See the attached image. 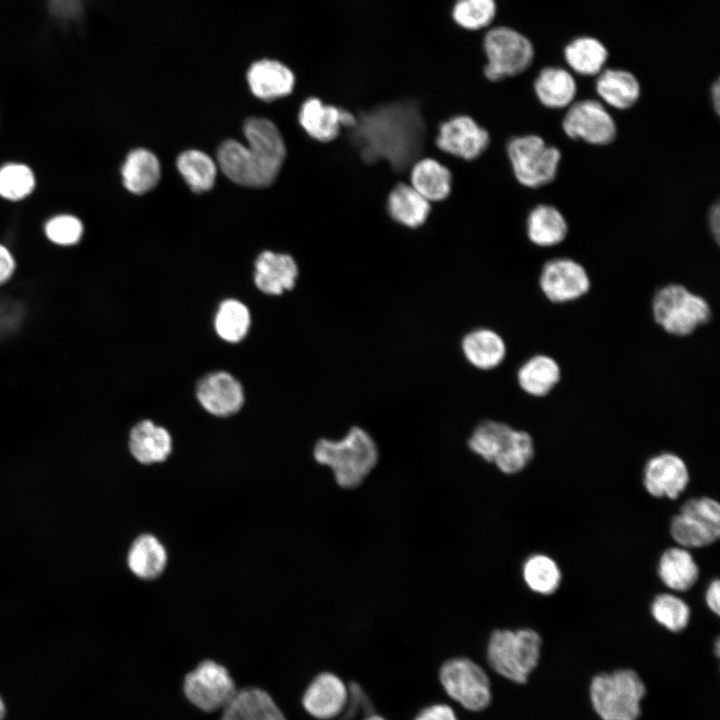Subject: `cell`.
Wrapping results in <instances>:
<instances>
[{"instance_id": "obj_1", "label": "cell", "mask_w": 720, "mask_h": 720, "mask_svg": "<svg viewBox=\"0 0 720 720\" xmlns=\"http://www.w3.org/2000/svg\"><path fill=\"white\" fill-rule=\"evenodd\" d=\"M425 129L417 105L398 102L361 113L351 136L363 160H385L402 170L420 154Z\"/></svg>"}, {"instance_id": "obj_2", "label": "cell", "mask_w": 720, "mask_h": 720, "mask_svg": "<svg viewBox=\"0 0 720 720\" xmlns=\"http://www.w3.org/2000/svg\"><path fill=\"white\" fill-rule=\"evenodd\" d=\"M243 133L248 146L229 139L218 148L217 162L221 171L241 186H270L277 178L286 156L280 131L266 118L250 117L243 125Z\"/></svg>"}, {"instance_id": "obj_3", "label": "cell", "mask_w": 720, "mask_h": 720, "mask_svg": "<svg viewBox=\"0 0 720 720\" xmlns=\"http://www.w3.org/2000/svg\"><path fill=\"white\" fill-rule=\"evenodd\" d=\"M314 461L328 467L342 488H356L377 467L378 446L373 437L359 426H351L338 439L321 437L312 448Z\"/></svg>"}, {"instance_id": "obj_4", "label": "cell", "mask_w": 720, "mask_h": 720, "mask_svg": "<svg viewBox=\"0 0 720 720\" xmlns=\"http://www.w3.org/2000/svg\"><path fill=\"white\" fill-rule=\"evenodd\" d=\"M651 314L657 326L673 337H687L719 317L705 297L681 283H668L655 291Z\"/></svg>"}, {"instance_id": "obj_5", "label": "cell", "mask_w": 720, "mask_h": 720, "mask_svg": "<svg viewBox=\"0 0 720 720\" xmlns=\"http://www.w3.org/2000/svg\"><path fill=\"white\" fill-rule=\"evenodd\" d=\"M541 646L542 638L534 629H497L488 641L487 661L500 676L524 684L539 663Z\"/></svg>"}, {"instance_id": "obj_6", "label": "cell", "mask_w": 720, "mask_h": 720, "mask_svg": "<svg viewBox=\"0 0 720 720\" xmlns=\"http://www.w3.org/2000/svg\"><path fill=\"white\" fill-rule=\"evenodd\" d=\"M482 49L486 59L483 74L491 82L523 74L533 65L536 57V47L531 38L510 25L488 28L482 38Z\"/></svg>"}, {"instance_id": "obj_7", "label": "cell", "mask_w": 720, "mask_h": 720, "mask_svg": "<svg viewBox=\"0 0 720 720\" xmlns=\"http://www.w3.org/2000/svg\"><path fill=\"white\" fill-rule=\"evenodd\" d=\"M646 686L635 670L595 675L590 683L592 707L602 720H638Z\"/></svg>"}, {"instance_id": "obj_8", "label": "cell", "mask_w": 720, "mask_h": 720, "mask_svg": "<svg viewBox=\"0 0 720 720\" xmlns=\"http://www.w3.org/2000/svg\"><path fill=\"white\" fill-rule=\"evenodd\" d=\"M506 152L514 177L527 188L544 187L557 177L562 153L539 135L512 137L507 143Z\"/></svg>"}, {"instance_id": "obj_9", "label": "cell", "mask_w": 720, "mask_h": 720, "mask_svg": "<svg viewBox=\"0 0 720 720\" xmlns=\"http://www.w3.org/2000/svg\"><path fill=\"white\" fill-rule=\"evenodd\" d=\"M669 532L674 542L686 549L715 543L720 536L718 501L707 496L686 500L679 513L672 517Z\"/></svg>"}, {"instance_id": "obj_10", "label": "cell", "mask_w": 720, "mask_h": 720, "mask_svg": "<svg viewBox=\"0 0 720 720\" xmlns=\"http://www.w3.org/2000/svg\"><path fill=\"white\" fill-rule=\"evenodd\" d=\"M439 679L447 695L469 711H482L491 702V684L486 671L468 658L445 661Z\"/></svg>"}, {"instance_id": "obj_11", "label": "cell", "mask_w": 720, "mask_h": 720, "mask_svg": "<svg viewBox=\"0 0 720 720\" xmlns=\"http://www.w3.org/2000/svg\"><path fill=\"white\" fill-rule=\"evenodd\" d=\"M587 267L569 256H556L543 262L538 274V287L543 296L556 305L575 302L591 289Z\"/></svg>"}, {"instance_id": "obj_12", "label": "cell", "mask_w": 720, "mask_h": 720, "mask_svg": "<svg viewBox=\"0 0 720 720\" xmlns=\"http://www.w3.org/2000/svg\"><path fill=\"white\" fill-rule=\"evenodd\" d=\"M562 130L572 140L595 146L611 144L617 137V124L606 106L596 99L574 101L562 119Z\"/></svg>"}, {"instance_id": "obj_13", "label": "cell", "mask_w": 720, "mask_h": 720, "mask_svg": "<svg viewBox=\"0 0 720 720\" xmlns=\"http://www.w3.org/2000/svg\"><path fill=\"white\" fill-rule=\"evenodd\" d=\"M228 670L221 664L204 660L184 680L187 699L205 712L222 710L236 693Z\"/></svg>"}, {"instance_id": "obj_14", "label": "cell", "mask_w": 720, "mask_h": 720, "mask_svg": "<svg viewBox=\"0 0 720 720\" xmlns=\"http://www.w3.org/2000/svg\"><path fill=\"white\" fill-rule=\"evenodd\" d=\"M690 470L677 452L659 451L648 457L642 469V484L655 498L677 499L688 487Z\"/></svg>"}, {"instance_id": "obj_15", "label": "cell", "mask_w": 720, "mask_h": 720, "mask_svg": "<svg viewBox=\"0 0 720 720\" xmlns=\"http://www.w3.org/2000/svg\"><path fill=\"white\" fill-rule=\"evenodd\" d=\"M435 142L445 153L464 160H473L488 148L490 135L472 117L456 115L439 126Z\"/></svg>"}, {"instance_id": "obj_16", "label": "cell", "mask_w": 720, "mask_h": 720, "mask_svg": "<svg viewBox=\"0 0 720 720\" xmlns=\"http://www.w3.org/2000/svg\"><path fill=\"white\" fill-rule=\"evenodd\" d=\"M196 397L208 413L218 417L236 414L245 399L241 383L225 371H215L203 376L197 383Z\"/></svg>"}, {"instance_id": "obj_17", "label": "cell", "mask_w": 720, "mask_h": 720, "mask_svg": "<svg viewBox=\"0 0 720 720\" xmlns=\"http://www.w3.org/2000/svg\"><path fill=\"white\" fill-rule=\"evenodd\" d=\"M350 699L349 687L335 674L317 675L302 698L305 710L314 718L329 720L343 714Z\"/></svg>"}, {"instance_id": "obj_18", "label": "cell", "mask_w": 720, "mask_h": 720, "mask_svg": "<svg viewBox=\"0 0 720 720\" xmlns=\"http://www.w3.org/2000/svg\"><path fill=\"white\" fill-rule=\"evenodd\" d=\"M298 121L313 139L330 142L339 135L342 127L352 129L357 123V117L349 111L311 97L301 105Z\"/></svg>"}, {"instance_id": "obj_19", "label": "cell", "mask_w": 720, "mask_h": 720, "mask_svg": "<svg viewBox=\"0 0 720 720\" xmlns=\"http://www.w3.org/2000/svg\"><path fill=\"white\" fill-rule=\"evenodd\" d=\"M254 267V283L267 295H281L296 286L299 267L288 254L263 251L256 258Z\"/></svg>"}, {"instance_id": "obj_20", "label": "cell", "mask_w": 720, "mask_h": 720, "mask_svg": "<svg viewBox=\"0 0 720 720\" xmlns=\"http://www.w3.org/2000/svg\"><path fill=\"white\" fill-rule=\"evenodd\" d=\"M533 91L539 103L548 109H565L574 101L578 85L574 74L559 65L542 67L533 80Z\"/></svg>"}, {"instance_id": "obj_21", "label": "cell", "mask_w": 720, "mask_h": 720, "mask_svg": "<svg viewBox=\"0 0 720 720\" xmlns=\"http://www.w3.org/2000/svg\"><path fill=\"white\" fill-rule=\"evenodd\" d=\"M595 78V92L605 106L627 110L632 108L641 97V83L630 70L606 67Z\"/></svg>"}, {"instance_id": "obj_22", "label": "cell", "mask_w": 720, "mask_h": 720, "mask_svg": "<svg viewBox=\"0 0 720 720\" xmlns=\"http://www.w3.org/2000/svg\"><path fill=\"white\" fill-rule=\"evenodd\" d=\"M562 57L568 69L582 77H596L605 68L610 51L600 38L582 34L569 40L562 49Z\"/></svg>"}, {"instance_id": "obj_23", "label": "cell", "mask_w": 720, "mask_h": 720, "mask_svg": "<svg viewBox=\"0 0 720 720\" xmlns=\"http://www.w3.org/2000/svg\"><path fill=\"white\" fill-rule=\"evenodd\" d=\"M562 370L558 361L545 353H536L521 363L516 371L519 388L533 398H544L560 383Z\"/></svg>"}, {"instance_id": "obj_24", "label": "cell", "mask_w": 720, "mask_h": 720, "mask_svg": "<svg viewBox=\"0 0 720 720\" xmlns=\"http://www.w3.org/2000/svg\"><path fill=\"white\" fill-rule=\"evenodd\" d=\"M460 347L465 360L482 371L500 366L507 354L503 337L487 327H478L467 332L461 339Z\"/></svg>"}, {"instance_id": "obj_25", "label": "cell", "mask_w": 720, "mask_h": 720, "mask_svg": "<svg viewBox=\"0 0 720 720\" xmlns=\"http://www.w3.org/2000/svg\"><path fill=\"white\" fill-rule=\"evenodd\" d=\"M247 81L254 96L263 101H273L292 92L295 76L281 62L263 59L250 66Z\"/></svg>"}, {"instance_id": "obj_26", "label": "cell", "mask_w": 720, "mask_h": 720, "mask_svg": "<svg viewBox=\"0 0 720 720\" xmlns=\"http://www.w3.org/2000/svg\"><path fill=\"white\" fill-rule=\"evenodd\" d=\"M128 446L134 459L145 465L164 462L173 448L168 430L148 419L132 427Z\"/></svg>"}, {"instance_id": "obj_27", "label": "cell", "mask_w": 720, "mask_h": 720, "mask_svg": "<svg viewBox=\"0 0 720 720\" xmlns=\"http://www.w3.org/2000/svg\"><path fill=\"white\" fill-rule=\"evenodd\" d=\"M528 240L539 248H552L565 241L569 233L563 213L551 204L533 207L526 220Z\"/></svg>"}, {"instance_id": "obj_28", "label": "cell", "mask_w": 720, "mask_h": 720, "mask_svg": "<svg viewBox=\"0 0 720 720\" xmlns=\"http://www.w3.org/2000/svg\"><path fill=\"white\" fill-rule=\"evenodd\" d=\"M219 720H286L272 697L259 688L236 691Z\"/></svg>"}, {"instance_id": "obj_29", "label": "cell", "mask_w": 720, "mask_h": 720, "mask_svg": "<svg viewBox=\"0 0 720 720\" xmlns=\"http://www.w3.org/2000/svg\"><path fill=\"white\" fill-rule=\"evenodd\" d=\"M657 573L661 582L673 592H685L698 581L700 570L689 549L674 546L659 557Z\"/></svg>"}, {"instance_id": "obj_30", "label": "cell", "mask_w": 720, "mask_h": 720, "mask_svg": "<svg viewBox=\"0 0 720 720\" xmlns=\"http://www.w3.org/2000/svg\"><path fill=\"white\" fill-rule=\"evenodd\" d=\"M167 563V550L155 535L144 533L131 543L127 554V565L136 577L153 580L163 573Z\"/></svg>"}, {"instance_id": "obj_31", "label": "cell", "mask_w": 720, "mask_h": 720, "mask_svg": "<svg viewBox=\"0 0 720 720\" xmlns=\"http://www.w3.org/2000/svg\"><path fill=\"white\" fill-rule=\"evenodd\" d=\"M410 185L429 202L442 201L451 192L452 174L438 160L422 158L412 164Z\"/></svg>"}, {"instance_id": "obj_32", "label": "cell", "mask_w": 720, "mask_h": 720, "mask_svg": "<svg viewBox=\"0 0 720 720\" xmlns=\"http://www.w3.org/2000/svg\"><path fill=\"white\" fill-rule=\"evenodd\" d=\"M387 211L397 223L408 228H418L429 217L431 205L410 184L400 183L388 195Z\"/></svg>"}, {"instance_id": "obj_33", "label": "cell", "mask_w": 720, "mask_h": 720, "mask_svg": "<svg viewBox=\"0 0 720 720\" xmlns=\"http://www.w3.org/2000/svg\"><path fill=\"white\" fill-rule=\"evenodd\" d=\"M121 173L126 189L141 195L156 187L161 177V166L153 152L137 148L127 155Z\"/></svg>"}, {"instance_id": "obj_34", "label": "cell", "mask_w": 720, "mask_h": 720, "mask_svg": "<svg viewBox=\"0 0 720 720\" xmlns=\"http://www.w3.org/2000/svg\"><path fill=\"white\" fill-rule=\"evenodd\" d=\"M512 430L513 427L505 422L485 419L474 427L466 445L481 460L493 464Z\"/></svg>"}, {"instance_id": "obj_35", "label": "cell", "mask_w": 720, "mask_h": 720, "mask_svg": "<svg viewBox=\"0 0 720 720\" xmlns=\"http://www.w3.org/2000/svg\"><path fill=\"white\" fill-rule=\"evenodd\" d=\"M536 453L532 435L525 430L513 428L492 465L505 475H515L524 471L534 461Z\"/></svg>"}, {"instance_id": "obj_36", "label": "cell", "mask_w": 720, "mask_h": 720, "mask_svg": "<svg viewBox=\"0 0 720 720\" xmlns=\"http://www.w3.org/2000/svg\"><path fill=\"white\" fill-rule=\"evenodd\" d=\"M522 577L531 591L546 596L559 589L562 572L552 557L543 553H535L524 561Z\"/></svg>"}, {"instance_id": "obj_37", "label": "cell", "mask_w": 720, "mask_h": 720, "mask_svg": "<svg viewBox=\"0 0 720 720\" xmlns=\"http://www.w3.org/2000/svg\"><path fill=\"white\" fill-rule=\"evenodd\" d=\"M178 171L192 191H209L215 183L217 166L214 160L200 150L182 152L176 161Z\"/></svg>"}, {"instance_id": "obj_38", "label": "cell", "mask_w": 720, "mask_h": 720, "mask_svg": "<svg viewBox=\"0 0 720 720\" xmlns=\"http://www.w3.org/2000/svg\"><path fill=\"white\" fill-rule=\"evenodd\" d=\"M250 324V312L244 303L229 298L219 304L214 317V328L224 341L240 342L248 334Z\"/></svg>"}, {"instance_id": "obj_39", "label": "cell", "mask_w": 720, "mask_h": 720, "mask_svg": "<svg viewBox=\"0 0 720 720\" xmlns=\"http://www.w3.org/2000/svg\"><path fill=\"white\" fill-rule=\"evenodd\" d=\"M650 614L659 625L670 632L678 633L689 625L691 608L675 593L663 592L651 601Z\"/></svg>"}, {"instance_id": "obj_40", "label": "cell", "mask_w": 720, "mask_h": 720, "mask_svg": "<svg viewBox=\"0 0 720 720\" xmlns=\"http://www.w3.org/2000/svg\"><path fill=\"white\" fill-rule=\"evenodd\" d=\"M497 13L496 0H456L451 9L454 23L471 32L490 28Z\"/></svg>"}, {"instance_id": "obj_41", "label": "cell", "mask_w": 720, "mask_h": 720, "mask_svg": "<svg viewBox=\"0 0 720 720\" xmlns=\"http://www.w3.org/2000/svg\"><path fill=\"white\" fill-rule=\"evenodd\" d=\"M34 185V175L28 166L10 163L0 168V196L3 198L23 199L33 191Z\"/></svg>"}, {"instance_id": "obj_42", "label": "cell", "mask_w": 720, "mask_h": 720, "mask_svg": "<svg viewBox=\"0 0 720 720\" xmlns=\"http://www.w3.org/2000/svg\"><path fill=\"white\" fill-rule=\"evenodd\" d=\"M48 239L58 245H73L83 233L81 221L71 215H59L50 219L45 226Z\"/></svg>"}, {"instance_id": "obj_43", "label": "cell", "mask_w": 720, "mask_h": 720, "mask_svg": "<svg viewBox=\"0 0 720 720\" xmlns=\"http://www.w3.org/2000/svg\"><path fill=\"white\" fill-rule=\"evenodd\" d=\"M372 705L370 700L366 697V694L359 686H352L350 688V699L347 708L345 709V715L342 720H353L358 714L359 710H365L370 712Z\"/></svg>"}, {"instance_id": "obj_44", "label": "cell", "mask_w": 720, "mask_h": 720, "mask_svg": "<svg viewBox=\"0 0 720 720\" xmlns=\"http://www.w3.org/2000/svg\"><path fill=\"white\" fill-rule=\"evenodd\" d=\"M415 720H458L454 710L446 704H433L418 713Z\"/></svg>"}, {"instance_id": "obj_45", "label": "cell", "mask_w": 720, "mask_h": 720, "mask_svg": "<svg viewBox=\"0 0 720 720\" xmlns=\"http://www.w3.org/2000/svg\"><path fill=\"white\" fill-rule=\"evenodd\" d=\"M82 0H50L54 13L62 18H72L80 10Z\"/></svg>"}, {"instance_id": "obj_46", "label": "cell", "mask_w": 720, "mask_h": 720, "mask_svg": "<svg viewBox=\"0 0 720 720\" xmlns=\"http://www.w3.org/2000/svg\"><path fill=\"white\" fill-rule=\"evenodd\" d=\"M705 603L709 610L716 616L720 613V582L718 578L713 579L705 591Z\"/></svg>"}, {"instance_id": "obj_47", "label": "cell", "mask_w": 720, "mask_h": 720, "mask_svg": "<svg viewBox=\"0 0 720 720\" xmlns=\"http://www.w3.org/2000/svg\"><path fill=\"white\" fill-rule=\"evenodd\" d=\"M15 269V261L9 250L0 244V284L6 282Z\"/></svg>"}, {"instance_id": "obj_48", "label": "cell", "mask_w": 720, "mask_h": 720, "mask_svg": "<svg viewBox=\"0 0 720 720\" xmlns=\"http://www.w3.org/2000/svg\"><path fill=\"white\" fill-rule=\"evenodd\" d=\"M708 224L710 228V232L713 236L714 241L716 244H719V238H720V206L719 203L716 202L712 205L710 208L709 214H708Z\"/></svg>"}, {"instance_id": "obj_49", "label": "cell", "mask_w": 720, "mask_h": 720, "mask_svg": "<svg viewBox=\"0 0 720 720\" xmlns=\"http://www.w3.org/2000/svg\"><path fill=\"white\" fill-rule=\"evenodd\" d=\"M711 102L716 114L720 111V81L716 78L710 88Z\"/></svg>"}, {"instance_id": "obj_50", "label": "cell", "mask_w": 720, "mask_h": 720, "mask_svg": "<svg viewBox=\"0 0 720 720\" xmlns=\"http://www.w3.org/2000/svg\"><path fill=\"white\" fill-rule=\"evenodd\" d=\"M5 714H6L5 703L2 699V697L0 696V720H3Z\"/></svg>"}, {"instance_id": "obj_51", "label": "cell", "mask_w": 720, "mask_h": 720, "mask_svg": "<svg viewBox=\"0 0 720 720\" xmlns=\"http://www.w3.org/2000/svg\"><path fill=\"white\" fill-rule=\"evenodd\" d=\"M363 720H386V719H384L380 715L369 713V714H367V717H365Z\"/></svg>"}, {"instance_id": "obj_52", "label": "cell", "mask_w": 720, "mask_h": 720, "mask_svg": "<svg viewBox=\"0 0 720 720\" xmlns=\"http://www.w3.org/2000/svg\"><path fill=\"white\" fill-rule=\"evenodd\" d=\"M719 648H720L719 647V639L717 638L715 641V651H716L717 657L719 656Z\"/></svg>"}]
</instances>
